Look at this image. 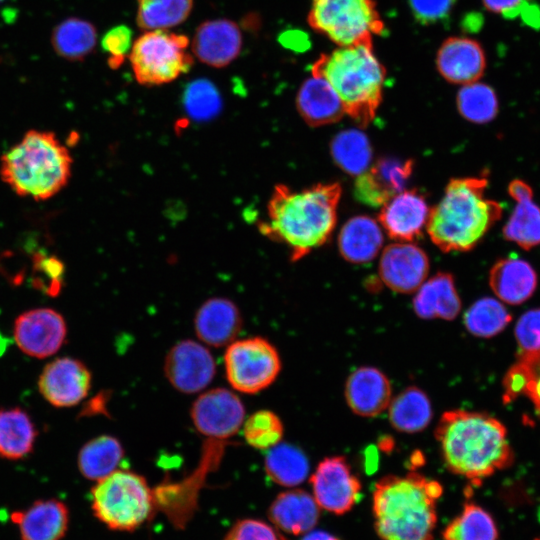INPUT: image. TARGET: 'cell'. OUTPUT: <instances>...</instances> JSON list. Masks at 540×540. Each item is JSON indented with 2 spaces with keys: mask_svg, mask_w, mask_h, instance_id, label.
<instances>
[{
  "mask_svg": "<svg viewBox=\"0 0 540 540\" xmlns=\"http://www.w3.org/2000/svg\"><path fill=\"white\" fill-rule=\"evenodd\" d=\"M456 103L459 113L474 123H487L498 112L496 93L490 86L478 81L463 85L457 93Z\"/></svg>",
  "mask_w": 540,
  "mask_h": 540,
  "instance_id": "cell-39",
  "label": "cell"
},
{
  "mask_svg": "<svg viewBox=\"0 0 540 540\" xmlns=\"http://www.w3.org/2000/svg\"><path fill=\"white\" fill-rule=\"evenodd\" d=\"M73 159L50 131L29 130L0 158V177L17 195L47 200L69 182Z\"/></svg>",
  "mask_w": 540,
  "mask_h": 540,
  "instance_id": "cell-5",
  "label": "cell"
},
{
  "mask_svg": "<svg viewBox=\"0 0 540 540\" xmlns=\"http://www.w3.org/2000/svg\"><path fill=\"white\" fill-rule=\"evenodd\" d=\"M412 160L382 158L357 176L354 194L357 200L372 207H382L398 193L412 174Z\"/></svg>",
  "mask_w": 540,
  "mask_h": 540,
  "instance_id": "cell-17",
  "label": "cell"
},
{
  "mask_svg": "<svg viewBox=\"0 0 540 540\" xmlns=\"http://www.w3.org/2000/svg\"><path fill=\"white\" fill-rule=\"evenodd\" d=\"M19 349L35 358H47L64 344L67 325L63 316L51 308H37L20 314L13 328Z\"/></svg>",
  "mask_w": 540,
  "mask_h": 540,
  "instance_id": "cell-14",
  "label": "cell"
},
{
  "mask_svg": "<svg viewBox=\"0 0 540 540\" xmlns=\"http://www.w3.org/2000/svg\"><path fill=\"white\" fill-rule=\"evenodd\" d=\"M511 319L510 313L500 300L483 297L465 311L463 323L470 334L489 338L504 330Z\"/></svg>",
  "mask_w": 540,
  "mask_h": 540,
  "instance_id": "cell-38",
  "label": "cell"
},
{
  "mask_svg": "<svg viewBox=\"0 0 540 540\" xmlns=\"http://www.w3.org/2000/svg\"><path fill=\"white\" fill-rule=\"evenodd\" d=\"M429 211L420 192L403 190L382 206L378 220L390 238L411 242L421 236Z\"/></svg>",
  "mask_w": 540,
  "mask_h": 540,
  "instance_id": "cell-18",
  "label": "cell"
},
{
  "mask_svg": "<svg viewBox=\"0 0 540 540\" xmlns=\"http://www.w3.org/2000/svg\"><path fill=\"white\" fill-rule=\"evenodd\" d=\"M189 39L166 30L147 31L133 43L129 60L136 81L144 86L167 84L193 65Z\"/></svg>",
  "mask_w": 540,
  "mask_h": 540,
  "instance_id": "cell-9",
  "label": "cell"
},
{
  "mask_svg": "<svg viewBox=\"0 0 540 540\" xmlns=\"http://www.w3.org/2000/svg\"><path fill=\"white\" fill-rule=\"evenodd\" d=\"M187 112L196 119H208L221 108V98L214 84L205 79L191 82L184 93Z\"/></svg>",
  "mask_w": 540,
  "mask_h": 540,
  "instance_id": "cell-41",
  "label": "cell"
},
{
  "mask_svg": "<svg viewBox=\"0 0 540 540\" xmlns=\"http://www.w3.org/2000/svg\"><path fill=\"white\" fill-rule=\"evenodd\" d=\"M243 437L257 450H269L283 438L284 426L280 417L270 410H258L244 420Z\"/></svg>",
  "mask_w": 540,
  "mask_h": 540,
  "instance_id": "cell-40",
  "label": "cell"
},
{
  "mask_svg": "<svg viewBox=\"0 0 540 540\" xmlns=\"http://www.w3.org/2000/svg\"><path fill=\"white\" fill-rule=\"evenodd\" d=\"M415 314L425 320H454L461 311V299L450 273L438 272L416 291L412 301Z\"/></svg>",
  "mask_w": 540,
  "mask_h": 540,
  "instance_id": "cell-26",
  "label": "cell"
},
{
  "mask_svg": "<svg viewBox=\"0 0 540 540\" xmlns=\"http://www.w3.org/2000/svg\"><path fill=\"white\" fill-rule=\"evenodd\" d=\"M442 537L443 540H497L498 529L488 511L474 502H466L445 527Z\"/></svg>",
  "mask_w": 540,
  "mask_h": 540,
  "instance_id": "cell-36",
  "label": "cell"
},
{
  "mask_svg": "<svg viewBox=\"0 0 540 540\" xmlns=\"http://www.w3.org/2000/svg\"><path fill=\"white\" fill-rule=\"evenodd\" d=\"M11 521L18 527L21 540H61L68 530L69 510L58 499L38 500L14 511Z\"/></svg>",
  "mask_w": 540,
  "mask_h": 540,
  "instance_id": "cell-23",
  "label": "cell"
},
{
  "mask_svg": "<svg viewBox=\"0 0 540 540\" xmlns=\"http://www.w3.org/2000/svg\"><path fill=\"white\" fill-rule=\"evenodd\" d=\"M330 153L336 165L351 176L365 172L372 160L369 139L358 129H347L335 135Z\"/></svg>",
  "mask_w": 540,
  "mask_h": 540,
  "instance_id": "cell-35",
  "label": "cell"
},
{
  "mask_svg": "<svg viewBox=\"0 0 540 540\" xmlns=\"http://www.w3.org/2000/svg\"><path fill=\"white\" fill-rule=\"evenodd\" d=\"M301 540H340L336 536L321 530H311Z\"/></svg>",
  "mask_w": 540,
  "mask_h": 540,
  "instance_id": "cell-50",
  "label": "cell"
},
{
  "mask_svg": "<svg viewBox=\"0 0 540 540\" xmlns=\"http://www.w3.org/2000/svg\"><path fill=\"white\" fill-rule=\"evenodd\" d=\"M383 241L378 222L371 217L359 215L350 218L342 226L338 236V248L347 262L364 264L379 254Z\"/></svg>",
  "mask_w": 540,
  "mask_h": 540,
  "instance_id": "cell-29",
  "label": "cell"
},
{
  "mask_svg": "<svg viewBox=\"0 0 540 540\" xmlns=\"http://www.w3.org/2000/svg\"><path fill=\"white\" fill-rule=\"evenodd\" d=\"M163 369L174 389L184 394H194L203 391L212 382L216 363L203 343L185 339L170 348Z\"/></svg>",
  "mask_w": 540,
  "mask_h": 540,
  "instance_id": "cell-13",
  "label": "cell"
},
{
  "mask_svg": "<svg viewBox=\"0 0 540 540\" xmlns=\"http://www.w3.org/2000/svg\"><path fill=\"white\" fill-rule=\"evenodd\" d=\"M485 177L454 178L430 209L426 224L431 241L443 252L473 249L501 218L502 207L485 197Z\"/></svg>",
  "mask_w": 540,
  "mask_h": 540,
  "instance_id": "cell-4",
  "label": "cell"
},
{
  "mask_svg": "<svg viewBox=\"0 0 540 540\" xmlns=\"http://www.w3.org/2000/svg\"><path fill=\"white\" fill-rule=\"evenodd\" d=\"M51 43L59 56L71 61L83 60L96 46L97 31L89 21L70 17L54 28Z\"/></svg>",
  "mask_w": 540,
  "mask_h": 540,
  "instance_id": "cell-34",
  "label": "cell"
},
{
  "mask_svg": "<svg viewBox=\"0 0 540 540\" xmlns=\"http://www.w3.org/2000/svg\"><path fill=\"white\" fill-rule=\"evenodd\" d=\"M102 48L109 54L108 64L112 69L118 68L132 48V31L125 25L116 26L102 38Z\"/></svg>",
  "mask_w": 540,
  "mask_h": 540,
  "instance_id": "cell-44",
  "label": "cell"
},
{
  "mask_svg": "<svg viewBox=\"0 0 540 540\" xmlns=\"http://www.w3.org/2000/svg\"><path fill=\"white\" fill-rule=\"evenodd\" d=\"M264 468L268 477L283 487H296L310 472L306 454L297 446L280 442L267 450Z\"/></svg>",
  "mask_w": 540,
  "mask_h": 540,
  "instance_id": "cell-33",
  "label": "cell"
},
{
  "mask_svg": "<svg viewBox=\"0 0 540 540\" xmlns=\"http://www.w3.org/2000/svg\"><path fill=\"white\" fill-rule=\"evenodd\" d=\"M520 16L527 25L533 28L540 27V8L531 0L525 4Z\"/></svg>",
  "mask_w": 540,
  "mask_h": 540,
  "instance_id": "cell-49",
  "label": "cell"
},
{
  "mask_svg": "<svg viewBox=\"0 0 540 540\" xmlns=\"http://www.w3.org/2000/svg\"><path fill=\"white\" fill-rule=\"evenodd\" d=\"M518 361L532 363L540 359V309L525 312L515 326Z\"/></svg>",
  "mask_w": 540,
  "mask_h": 540,
  "instance_id": "cell-42",
  "label": "cell"
},
{
  "mask_svg": "<svg viewBox=\"0 0 540 540\" xmlns=\"http://www.w3.org/2000/svg\"><path fill=\"white\" fill-rule=\"evenodd\" d=\"M457 0H409L415 19L422 25L438 23L447 18Z\"/></svg>",
  "mask_w": 540,
  "mask_h": 540,
  "instance_id": "cell-45",
  "label": "cell"
},
{
  "mask_svg": "<svg viewBox=\"0 0 540 540\" xmlns=\"http://www.w3.org/2000/svg\"><path fill=\"white\" fill-rule=\"evenodd\" d=\"M489 285L498 300L519 305L535 292L537 275L528 262L517 257L503 258L491 268Z\"/></svg>",
  "mask_w": 540,
  "mask_h": 540,
  "instance_id": "cell-27",
  "label": "cell"
},
{
  "mask_svg": "<svg viewBox=\"0 0 540 540\" xmlns=\"http://www.w3.org/2000/svg\"><path fill=\"white\" fill-rule=\"evenodd\" d=\"M223 360L228 383L244 394H256L268 388L282 367L276 347L260 336L236 339L226 346Z\"/></svg>",
  "mask_w": 540,
  "mask_h": 540,
  "instance_id": "cell-10",
  "label": "cell"
},
{
  "mask_svg": "<svg viewBox=\"0 0 540 540\" xmlns=\"http://www.w3.org/2000/svg\"><path fill=\"white\" fill-rule=\"evenodd\" d=\"M296 107L303 120L312 127L338 122L345 115L335 90L317 76L303 82L297 93Z\"/></svg>",
  "mask_w": 540,
  "mask_h": 540,
  "instance_id": "cell-28",
  "label": "cell"
},
{
  "mask_svg": "<svg viewBox=\"0 0 540 540\" xmlns=\"http://www.w3.org/2000/svg\"><path fill=\"white\" fill-rule=\"evenodd\" d=\"M429 272V259L417 245L408 242L390 244L379 261V276L390 290L410 294L424 283Z\"/></svg>",
  "mask_w": 540,
  "mask_h": 540,
  "instance_id": "cell-16",
  "label": "cell"
},
{
  "mask_svg": "<svg viewBox=\"0 0 540 540\" xmlns=\"http://www.w3.org/2000/svg\"><path fill=\"white\" fill-rule=\"evenodd\" d=\"M508 192L516 205L503 228V235L506 240L529 250L540 244V207L533 201L531 187L520 179L509 184Z\"/></svg>",
  "mask_w": 540,
  "mask_h": 540,
  "instance_id": "cell-25",
  "label": "cell"
},
{
  "mask_svg": "<svg viewBox=\"0 0 540 540\" xmlns=\"http://www.w3.org/2000/svg\"><path fill=\"white\" fill-rule=\"evenodd\" d=\"M123 457L124 448L116 437L100 435L81 447L77 464L86 479L98 481L117 470Z\"/></svg>",
  "mask_w": 540,
  "mask_h": 540,
  "instance_id": "cell-32",
  "label": "cell"
},
{
  "mask_svg": "<svg viewBox=\"0 0 540 540\" xmlns=\"http://www.w3.org/2000/svg\"><path fill=\"white\" fill-rule=\"evenodd\" d=\"M242 34L229 19L207 20L201 23L192 39V51L202 63L222 68L240 54Z\"/></svg>",
  "mask_w": 540,
  "mask_h": 540,
  "instance_id": "cell-20",
  "label": "cell"
},
{
  "mask_svg": "<svg viewBox=\"0 0 540 540\" xmlns=\"http://www.w3.org/2000/svg\"><path fill=\"white\" fill-rule=\"evenodd\" d=\"M387 410L391 426L398 432L406 434L423 431L433 417L429 397L416 386H409L392 397Z\"/></svg>",
  "mask_w": 540,
  "mask_h": 540,
  "instance_id": "cell-30",
  "label": "cell"
},
{
  "mask_svg": "<svg viewBox=\"0 0 540 540\" xmlns=\"http://www.w3.org/2000/svg\"><path fill=\"white\" fill-rule=\"evenodd\" d=\"M3 1V0H0V2Z\"/></svg>",
  "mask_w": 540,
  "mask_h": 540,
  "instance_id": "cell-52",
  "label": "cell"
},
{
  "mask_svg": "<svg viewBox=\"0 0 540 540\" xmlns=\"http://www.w3.org/2000/svg\"><path fill=\"white\" fill-rule=\"evenodd\" d=\"M273 525L289 536H303L313 530L320 507L313 495L302 489H290L277 495L268 509Z\"/></svg>",
  "mask_w": 540,
  "mask_h": 540,
  "instance_id": "cell-24",
  "label": "cell"
},
{
  "mask_svg": "<svg viewBox=\"0 0 540 540\" xmlns=\"http://www.w3.org/2000/svg\"><path fill=\"white\" fill-rule=\"evenodd\" d=\"M434 436L447 469L472 485H481L484 479L513 463L507 430L490 415L462 409L446 411Z\"/></svg>",
  "mask_w": 540,
  "mask_h": 540,
  "instance_id": "cell-2",
  "label": "cell"
},
{
  "mask_svg": "<svg viewBox=\"0 0 540 540\" xmlns=\"http://www.w3.org/2000/svg\"><path fill=\"white\" fill-rule=\"evenodd\" d=\"M193 0H137L136 23L142 30H166L183 23Z\"/></svg>",
  "mask_w": 540,
  "mask_h": 540,
  "instance_id": "cell-37",
  "label": "cell"
},
{
  "mask_svg": "<svg viewBox=\"0 0 540 540\" xmlns=\"http://www.w3.org/2000/svg\"><path fill=\"white\" fill-rule=\"evenodd\" d=\"M190 416L196 430L207 439L223 441L242 429L245 407L233 391L218 387L201 393L193 402Z\"/></svg>",
  "mask_w": 540,
  "mask_h": 540,
  "instance_id": "cell-11",
  "label": "cell"
},
{
  "mask_svg": "<svg viewBox=\"0 0 540 540\" xmlns=\"http://www.w3.org/2000/svg\"><path fill=\"white\" fill-rule=\"evenodd\" d=\"M535 540H540V537L536 538Z\"/></svg>",
  "mask_w": 540,
  "mask_h": 540,
  "instance_id": "cell-51",
  "label": "cell"
},
{
  "mask_svg": "<svg viewBox=\"0 0 540 540\" xmlns=\"http://www.w3.org/2000/svg\"><path fill=\"white\" fill-rule=\"evenodd\" d=\"M436 66L450 83L465 85L477 82L486 68L485 52L474 39L450 37L438 49Z\"/></svg>",
  "mask_w": 540,
  "mask_h": 540,
  "instance_id": "cell-21",
  "label": "cell"
},
{
  "mask_svg": "<svg viewBox=\"0 0 540 540\" xmlns=\"http://www.w3.org/2000/svg\"><path fill=\"white\" fill-rule=\"evenodd\" d=\"M154 504L146 479L130 470H115L91 490L93 514L112 530H135L150 518Z\"/></svg>",
  "mask_w": 540,
  "mask_h": 540,
  "instance_id": "cell-7",
  "label": "cell"
},
{
  "mask_svg": "<svg viewBox=\"0 0 540 540\" xmlns=\"http://www.w3.org/2000/svg\"><path fill=\"white\" fill-rule=\"evenodd\" d=\"M517 362L521 363L528 373V384L524 394L531 399L536 409L540 412V360L531 364Z\"/></svg>",
  "mask_w": 540,
  "mask_h": 540,
  "instance_id": "cell-48",
  "label": "cell"
},
{
  "mask_svg": "<svg viewBox=\"0 0 540 540\" xmlns=\"http://www.w3.org/2000/svg\"><path fill=\"white\" fill-rule=\"evenodd\" d=\"M313 497L325 511L336 515L349 512L358 502L361 483L343 456L324 458L310 477Z\"/></svg>",
  "mask_w": 540,
  "mask_h": 540,
  "instance_id": "cell-12",
  "label": "cell"
},
{
  "mask_svg": "<svg viewBox=\"0 0 540 540\" xmlns=\"http://www.w3.org/2000/svg\"><path fill=\"white\" fill-rule=\"evenodd\" d=\"M312 76L325 79L340 98L345 114L366 127L381 104L385 68L373 52V44L338 47L319 56Z\"/></svg>",
  "mask_w": 540,
  "mask_h": 540,
  "instance_id": "cell-6",
  "label": "cell"
},
{
  "mask_svg": "<svg viewBox=\"0 0 540 540\" xmlns=\"http://www.w3.org/2000/svg\"><path fill=\"white\" fill-rule=\"evenodd\" d=\"M307 20L338 47L372 44L385 28L373 0H312Z\"/></svg>",
  "mask_w": 540,
  "mask_h": 540,
  "instance_id": "cell-8",
  "label": "cell"
},
{
  "mask_svg": "<svg viewBox=\"0 0 540 540\" xmlns=\"http://www.w3.org/2000/svg\"><path fill=\"white\" fill-rule=\"evenodd\" d=\"M36 429L29 415L21 408L0 409V456L22 459L32 452Z\"/></svg>",
  "mask_w": 540,
  "mask_h": 540,
  "instance_id": "cell-31",
  "label": "cell"
},
{
  "mask_svg": "<svg viewBox=\"0 0 540 540\" xmlns=\"http://www.w3.org/2000/svg\"><path fill=\"white\" fill-rule=\"evenodd\" d=\"M344 397L347 406L355 415L376 417L387 410L391 402V383L378 368L362 366L346 379Z\"/></svg>",
  "mask_w": 540,
  "mask_h": 540,
  "instance_id": "cell-19",
  "label": "cell"
},
{
  "mask_svg": "<svg viewBox=\"0 0 540 540\" xmlns=\"http://www.w3.org/2000/svg\"><path fill=\"white\" fill-rule=\"evenodd\" d=\"M92 375L80 360L61 357L49 362L42 370L38 387L51 405L59 408L80 403L89 393Z\"/></svg>",
  "mask_w": 540,
  "mask_h": 540,
  "instance_id": "cell-15",
  "label": "cell"
},
{
  "mask_svg": "<svg viewBox=\"0 0 540 540\" xmlns=\"http://www.w3.org/2000/svg\"><path fill=\"white\" fill-rule=\"evenodd\" d=\"M224 540H278L273 528L257 519H244L236 522Z\"/></svg>",
  "mask_w": 540,
  "mask_h": 540,
  "instance_id": "cell-46",
  "label": "cell"
},
{
  "mask_svg": "<svg viewBox=\"0 0 540 540\" xmlns=\"http://www.w3.org/2000/svg\"><path fill=\"white\" fill-rule=\"evenodd\" d=\"M243 327V318L237 305L228 298L212 297L206 300L194 316V330L201 343L224 347L236 340Z\"/></svg>",
  "mask_w": 540,
  "mask_h": 540,
  "instance_id": "cell-22",
  "label": "cell"
},
{
  "mask_svg": "<svg viewBox=\"0 0 540 540\" xmlns=\"http://www.w3.org/2000/svg\"><path fill=\"white\" fill-rule=\"evenodd\" d=\"M529 0H482L485 8L493 13L502 15L507 19L520 16V13Z\"/></svg>",
  "mask_w": 540,
  "mask_h": 540,
  "instance_id": "cell-47",
  "label": "cell"
},
{
  "mask_svg": "<svg viewBox=\"0 0 540 540\" xmlns=\"http://www.w3.org/2000/svg\"><path fill=\"white\" fill-rule=\"evenodd\" d=\"M34 271L41 277L40 288L50 295H57L62 287L64 264L55 256H48L41 252L33 257Z\"/></svg>",
  "mask_w": 540,
  "mask_h": 540,
  "instance_id": "cell-43",
  "label": "cell"
},
{
  "mask_svg": "<svg viewBox=\"0 0 540 540\" xmlns=\"http://www.w3.org/2000/svg\"><path fill=\"white\" fill-rule=\"evenodd\" d=\"M443 492L434 479L411 471L376 482L372 494L374 527L381 540H432L437 501Z\"/></svg>",
  "mask_w": 540,
  "mask_h": 540,
  "instance_id": "cell-3",
  "label": "cell"
},
{
  "mask_svg": "<svg viewBox=\"0 0 540 540\" xmlns=\"http://www.w3.org/2000/svg\"><path fill=\"white\" fill-rule=\"evenodd\" d=\"M340 197L341 186L336 182L318 183L299 191L278 184L267 204V219L259 224V230L286 245L291 260L298 261L330 238Z\"/></svg>",
  "mask_w": 540,
  "mask_h": 540,
  "instance_id": "cell-1",
  "label": "cell"
}]
</instances>
